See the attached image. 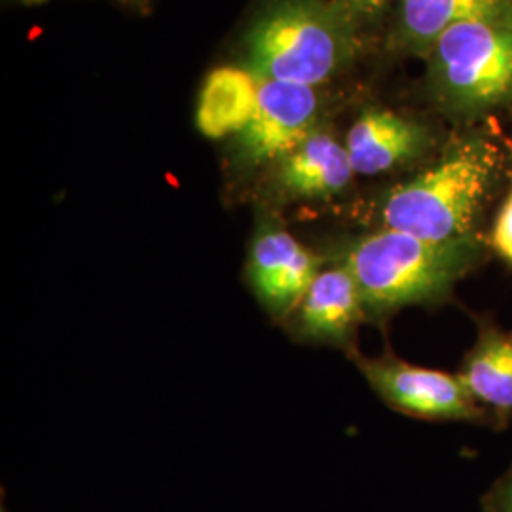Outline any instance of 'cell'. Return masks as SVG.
<instances>
[{"label": "cell", "instance_id": "4", "mask_svg": "<svg viewBox=\"0 0 512 512\" xmlns=\"http://www.w3.org/2000/svg\"><path fill=\"white\" fill-rule=\"evenodd\" d=\"M427 54L450 107L484 112L512 105V4L448 29Z\"/></svg>", "mask_w": 512, "mask_h": 512}, {"label": "cell", "instance_id": "5", "mask_svg": "<svg viewBox=\"0 0 512 512\" xmlns=\"http://www.w3.org/2000/svg\"><path fill=\"white\" fill-rule=\"evenodd\" d=\"M374 393L393 410L433 421H484L490 412L458 374L412 365L395 355L355 357Z\"/></svg>", "mask_w": 512, "mask_h": 512}, {"label": "cell", "instance_id": "14", "mask_svg": "<svg viewBox=\"0 0 512 512\" xmlns=\"http://www.w3.org/2000/svg\"><path fill=\"white\" fill-rule=\"evenodd\" d=\"M492 245L497 255L503 256L512 264V188L505 203L499 209V215L495 219L492 230Z\"/></svg>", "mask_w": 512, "mask_h": 512}, {"label": "cell", "instance_id": "10", "mask_svg": "<svg viewBox=\"0 0 512 512\" xmlns=\"http://www.w3.org/2000/svg\"><path fill=\"white\" fill-rule=\"evenodd\" d=\"M459 376L499 427L512 418V330L478 319L475 344Z\"/></svg>", "mask_w": 512, "mask_h": 512}, {"label": "cell", "instance_id": "1", "mask_svg": "<svg viewBox=\"0 0 512 512\" xmlns=\"http://www.w3.org/2000/svg\"><path fill=\"white\" fill-rule=\"evenodd\" d=\"M484 255L480 238L431 241L382 228L353 239L336 264L357 283L368 319L385 321L404 308L444 304Z\"/></svg>", "mask_w": 512, "mask_h": 512}, {"label": "cell", "instance_id": "16", "mask_svg": "<svg viewBox=\"0 0 512 512\" xmlns=\"http://www.w3.org/2000/svg\"><path fill=\"white\" fill-rule=\"evenodd\" d=\"M353 23L357 19H372L384 10L389 0H334Z\"/></svg>", "mask_w": 512, "mask_h": 512}, {"label": "cell", "instance_id": "15", "mask_svg": "<svg viewBox=\"0 0 512 512\" xmlns=\"http://www.w3.org/2000/svg\"><path fill=\"white\" fill-rule=\"evenodd\" d=\"M484 512H512V467L484 497Z\"/></svg>", "mask_w": 512, "mask_h": 512}, {"label": "cell", "instance_id": "17", "mask_svg": "<svg viewBox=\"0 0 512 512\" xmlns=\"http://www.w3.org/2000/svg\"><path fill=\"white\" fill-rule=\"evenodd\" d=\"M23 4H29V6H35V4H42V2H46V0H21Z\"/></svg>", "mask_w": 512, "mask_h": 512}, {"label": "cell", "instance_id": "19", "mask_svg": "<svg viewBox=\"0 0 512 512\" xmlns=\"http://www.w3.org/2000/svg\"><path fill=\"white\" fill-rule=\"evenodd\" d=\"M0 512H6V509H4V507H2V509H0Z\"/></svg>", "mask_w": 512, "mask_h": 512}, {"label": "cell", "instance_id": "9", "mask_svg": "<svg viewBox=\"0 0 512 512\" xmlns=\"http://www.w3.org/2000/svg\"><path fill=\"white\" fill-rule=\"evenodd\" d=\"M425 129L389 110H370L348 133L349 160L359 175H382L416 160L427 148Z\"/></svg>", "mask_w": 512, "mask_h": 512}, {"label": "cell", "instance_id": "11", "mask_svg": "<svg viewBox=\"0 0 512 512\" xmlns=\"http://www.w3.org/2000/svg\"><path fill=\"white\" fill-rule=\"evenodd\" d=\"M279 164L281 188L302 200L332 198L348 188L355 175L346 145L317 129Z\"/></svg>", "mask_w": 512, "mask_h": 512}, {"label": "cell", "instance_id": "6", "mask_svg": "<svg viewBox=\"0 0 512 512\" xmlns=\"http://www.w3.org/2000/svg\"><path fill=\"white\" fill-rule=\"evenodd\" d=\"M319 99L311 86L258 78V95L239 148L249 164L281 162L315 131Z\"/></svg>", "mask_w": 512, "mask_h": 512}, {"label": "cell", "instance_id": "2", "mask_svg": "<svg viewBox=\"0 0 512 512\" xmlns=\"http://www.w3.org/2000/svg\"><path fill=\"white\" fill-rule=\"evenodd\" d=\"M499 150L484 139H463L431 167L385 196L380 220L431 241L480 238L476 222L499 179Z\"/></svg>", "mask_w": 512, "mask_h": 512}, {"label": "cell", "instance_id": "7", "mask_svg": "<svg viewBox=\"0 0 512 512\" xmlns=\"http://www.w3.org/2000/svg\"><path fill=\"white\" fill-rule=\"evenodd\" d=\"M321 272V260L283 228H262L256 234L247 275L256 298L275 315L298 310L313 279Z\"/></svg>", "mask_w": 512, "mask_h": 512}, {"label": "cell", "instance_id": "12", "mask_svg": "<svg viewBox=\"0 0 512 512\" xmlns=\"http://www.w3.org/2000/svg\"><path fill=\"white\" fill-rule=\"evenodd\" d=\"M258 95V78L249 69L222 67L209 74L198 107V128L211 139L241 133Z\"/></svg>", "mask_w": 512, "mask_h": 512}, {"label": "cell", "instance_id": "18", "mask_svg": "<svg viewBox=\"0 0 512 512\" xmlns=\"http://www.w3.org/2000/svg\"><path fill=\"white\" fill-rule=\"evenodd\" d=\"M126 4H131V6H135V4H145L147 0H124Z\"/></svg>", "mask_w": 512, "mask_h": 512}, {"label": "cell", "instance_id": "3", "mask_svg": "<svg viewBox=\"0 0 512 512\" xmlns=\"http://www.w3.org/2000/svg\"><path fill=\"white\" fill-rule=\"evenodd\" d=\"M353 48V21L332 0H279L249 31L247 65L256 78L319 86Z\"/></svg>", "mask_w": 512, "mask_h": 512}, {"label": "cell", "instance_id": "8", "mask_svg": "<svg viewBox=\"0 0 512 512\" xmlns=\"http://www.w3.org/2000/svg\"><path fill=\"white\" fill-rule=\"evenodd\" d=\"M366 319L357 283L340 264L317 274L296 310L300 336L340 348L349 346Z\"/></svg>", "mask_w": 512, "mask_h": 512}, {"label": "cell", "instance_id": "13", "mask_svg": "<svg viewBox=\"0 0 512 512\" xmlns=\"http://www.w3.org/2000/svg\"><path fill=\"white\" fill-rule=\"evenodd\" d=\"M512 0H403L399 33L404 46L429 52L448 29L471 19L495 14Z\"/></svg>", "mask_w": 512, "mask_h": 512}]
</instances>
